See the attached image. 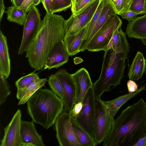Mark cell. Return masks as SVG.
<instances>
[{"label":"cell","instance_id":"1","mask_svg":"<svg viewBox=\"0 0 146 146\" xmlns=\"http://www.w3.org/2000/svg\"><path fill=\"white\" fill-rule=\"evenodd\" d=\"M146 135V102L142 98L123 110L114 119L104 146H134Z\"/></svg>","mask_w":146,"mask_h":146},{"label":"cell","instance_id":"2","mask_svg":"<svg viewBox=\"0 0 146 146\" xmlns=\"http://www.w3.org/2000/svg\"><path fill=\"white\" fill-rule=\"evenodd\" d=\"M65 21L61 15L46 13L37 35L25 51L29 64L35 71L43 68L51 50L63 40L66 35Z\"/></svg>","mask_w":146,"mask_h":146},{"label":"cell","instance_id":"3","mask_svg":"<svg viewBox=\"0 0 146 146\" xmlns=\"http://www.w3.org/2000/svg\"><path fill=\"white\" fill-rule=\"evenodd\" d=\"M28 113L34 122L46 129L53 125L63 112L62 100L52 90L40 89L27 102Z\"/></svg>","mask_w":146,"mask_h":146},{"label":"cell","instance_id":"4","mask_svg":"<svg viewBox=\"0 0 146 146\" xmlns=\"http://www.w3.org/2000/svg\"><path fill=\"white\" fill-rule=\"evenodd\" d=\"M120 54L111 49L105 51L101 74L99 79L93 84L95 97L100 98L110 87L120 84L125 66V60Z\"/></svg>","mask_w":146,"mask_h":146},{"label":"cell","instance_id":"5","mask_svg":"<svg viewBox=\"0 0 146 146\" xmlns=\"http://www.w3.org/2000/svg\"><path fill=\"white\" fill-rule=\"evenodd\" d=\"M122 24L117 14L113 15L91 39L86 50L92 52L106 51L114 32L121 28Z\"/></svg>","mask_w":146,"mask_h":146},{"label":"cell","instance_id":"6","mask_svg":"<svg viewBox=\"0 0 146 146\" xmlns=\"http://www.w3.org/2000/svg\"><path fill=\"white\" fill-rule=\"evenodd\" d=\"M95 140L97 145L103 142L110 133L114 119L100 98H95Z\"/></svg>","mask_w":146,"mask_h":146},{"label":"cell","instance_id":"7","mask_svg":"<svg viewBox=\"0 0 146 146\" xmlns=\"http://www.w3.org/2000/svg\"><path fill=\"white\" fill-rule=\"evenodd\" d=\"M95 97L93 87L90 88L82 101L83 107L79 114L74 118L77 123L95 140Z\"/></svg>","mask_w":146,"mask_h":146},{"label":"cell","instance_id":"8","mask_svg":"<svg viewBox=\"0 0 146 146\" xmlns=\"http://www.w3.org/2000/svg\"><path fill=\"white\" fill-rule=\"evenodd\" d=\"M24 25L23 35L18 51L19 55L23 54L30 45L39 29L41 21L37 8L34 5L30 8Z\"/></svg>","mask_w":146,"mask_h":146},{"label":"cell","instance_id":"9","mask_svg":"<svg viewBox=\"0 0 146 146\" xmlns=\"http://www.w3.org/2000/svg\"><path fill=\"white\" fill-rule=\"evenodd\" d=\"M69 113L62 112L55 123L56 137L60 146H81L74 134Z\"/></svg>","mask_w":146,"mask_h":146},{"label":"cell","instance_id":"10","mask_svg":"<svg viewBox=\"0 0 146 146\" xmlns=\"http://www.w3.org/2000/svg\"><path fill=\"white\" fill-rule=\"evenodd\" d=\"M101 0H96L77 15L72 14L65 20V35L75 34L85 27L92 19Z\"/></svg>","mask_w":146,"mask_h":146},{"label":"cell","instance_id":"11","mask_svg":"<svg viewBox=\"0 0 146 146\" xmlns=\"http://www.w3.org/2000/svg\"><path fill=\"white\" fill-rule=\"evenodd\" d=\"M61 82L64 93L62 100L64 103L63 112H70L75 104L76 97L75 85L72 74L69 73L66 69H60L55 74Z\"/></svg>","mask_w":146,"mask_h":146},{"label":"cell","instance_id":"12","mask_svg":"<svg viewBox=\"0 0 146 146\" xmlns=\"http://www.w3.org/2000/svg\"><path fill=\"white\" fill-rule=\"evenodd\" d=\"M21 113L19 109L4 129V135L0 146H21L20 129Z\"/></svg>","mask_w":146,"mask_h":146},{"label":"cell","instance_id":"13","mask_svg":"<svg viewBox=\"0 0 146 146\" xmlns=\"http://www.w3.org/2000/svg\"><path fill=\"white\" fill-rule=\"evenodd\" d=\"M70 56L63 40L59 42L48 55L43 69L58 68L68 62Z\"/></svg>","mask_w":146,"mask_h":146},{"label":"cell","instance_id":"14","mask_svg":"<svg viewBox=\"0 0 146 146\" xmlns=\"http://www.w3.org/2000/svg\"><path fill=\"white\" fill-rule=\"evenodd\" d=\"M33 121H21L20 137L21 146H44L41 135L38 134Z\"/></svg>","mask_w":146,"mask_h":146},{"label":"cell","instance_id":"15","mask_svg":"<svg viewBox=\"0 0 146 146\" xmlns=\"http://www.w3.org/2000/svg\"><path fill=\"white\" fill-rule=\"evenodd\" d=\"M76 88V97L74 104L82 102L86 93L93 84L89 74L84 68H82L72 74Z\"/></svg>","mask_w":146,"mask_h":146},{"label":"cell","instance_id":"16","mask_svg":"<svg viewBox=\"0 0 146 146\" xmlns=\"http://www.w3.org/2000/svg\"><path fill=\"white\" fill-rule=\"evenodd\" d=\"M117 14L113 4L110 0H104V6L99 18L88 38L81 45L80 52H84L89 42L96 34L113 15Z\"/></svg>","mask_w":146,"mask_h":146},{"label":"cell","instance_id":"17","mask_svg":"<svg viewBox=\"0 0 146 146\" xmlns=\"http://www.w3.org/2000/svg\"><path fill=\"white\" fill-rule=\"evenodd\" d=\"M111 49L126 59L129 50V43L125 34L121 28L114 32L107 47V49Z\"/></svg>","mask_w":146,"mask_h":146},{"label":"cell","instance_id":"18","mask_svg":"<svg viewBox=\"0 0 146 146\" xmlns=\"http://www.w3.org/2000/svg\"><path fill=\"white\" fill-rule=\"evenodd\" d=\"M125 33L130 38H146V14L129 22Z\"/></svg>","mask_w":146,"mask_h":146},{"label":"cell","instance_id":"19","mask_svg":"<svg viewBox=\"0 0 146 146\" xmlns=\"http://www.w3.org/2000/svg\"><path fill=\"white\" fill-rule=\"evenodd\" d=\"M10 60L6 37L0 31V74L5 79L11 72Z\"/></svg>","mask_w":146,"mask_h":146},{"label":"cell","instance_id":"20","mask_svg":"<svg viewBox=\"0 0 146 146\" xmlns=\"http://www.w3.org/2000/svg\"><path fill=\"white\" fill-rule=\"evenodd\" d=\"M47 81L46 78H40L26 88L17 89L16 97L20 100L18 105H22L27 102L37 91L44 86Z\"/></svg>","mask_w":146,"mask_h":146},{"label":"cell","instance_id":"21","mask_svg":"<svg viewBox=\"0 0 146 146\" xmlns=\"http://www.w3.org/2000/svg\"><path fill=\"white\" fill-rule=\"evenodd\" d=\"M146 83L137 91L120 96L110 101H104L111 115L114 117L119 108L127 101L146 90Z\"/></svg>","mask_w":146,"mask_h":146},{"label":"cell","instance_id":"22","mask_svg":"<svg viewBox=\"0 0 146 146\" xmlns=\"http://www.w3.org/2000/svg\"><path fill=\"white\" fill-rule=\"evenodd\" d=\"M85 27L78 33L72 35H65L63 39L70 56L74 55L80 52L79 48L85 35Z\"/></svg>","mask_w":146,"mask_h":146},{"label":"cell","instance_id":"23","mask_svg":"<svg viewBox=\"0 0 146 146\" xmlns=\"http://www.w3.org/2000/svg\"><path fill=\"white\" fill-rule=\"evenodd\" d=\"M146 60L143 54L138 51L130 67L128 76L130 80H137L140 79L145 71Z\"/></svg>","mask_w":146,"mask_h":146},{"label":"cell","instance_id":"24","mask_svg":"<svg viewBox=\"0 0 146 146\" xmlns=\"http://www.w3.org/2000/svg\"><path fill=\"white\" fill-rule=\"evenodd\" d=\"M71 120L74 134L81 146L96 145L94 139L77 123L73 117H71Z\"/></svg>","mask_w":146,"mask_h":146},{"label":"cell","instance_id":"25","mask_svg":"<svg viewBox=\"0 0 146 146\" xmlns=\"http://www.w3.org/2000/svg\"><path fill=\"white\" fill-rule=\"evenodd\" d=\"M5 13L9 21L24 25L27 16V13L24 10L13 5L8 7Z\"/></svg>","mask_w":146,"mask_h":146},{"label":"cell","instance_id":"26","mask_svg":"<svg viewBox=\"0 0 146 146\" xmlns=\"http://www.w3.org/2000/svg\"><path fill=\"white\" fill-rule=\"evenodd\" d=\"M104 0H102L100 1L92 19L85 27V35L80 46L85 42L92 32L94 28L100 15L104 6Z\"/></svg>","mask_w":146,"mask_h":146},{"label":"cell","instance_id":"27","mask_svg":"<svg viewBox=\"0 0 146 146\" xmlns=\"http://www.w3.org/2000/svg\"><path fill=\"white\" fill-rule=\"evenodd\" d=\"M40 78L38 74L35 71L19 78L15 82V85L17 89L23 88Z\"/></svg>","mask_w":146,"mask_h":146},{"label":"cell","instance_id":"28","mask_svg":"<svg viewBox=\"0 0 146 146\" xmlns=\"http://www.w3.org/2000/svg\"><path fill=\"white\" fill-rule=\"evenodd\" d=\"M47 81L51 90L62 100L64 98L62 87L58 77L55 74H52L49 76Z\"/></svg>","mask_w":146,"mask_h":146},{"label":"cell","instance_id":"29","mask_svg":"<svg viewBox=\"0 0 146 146\" xmlns=\"http://www.w3.org/2000/svg\"><path fill=\"white\" fill-rule=\"evenodd\" d=\"M10 86L4 76L0 74V105L4 103L10 94Z\"/></svg>","mask_w":146,"mask_h":146},{"label":"cell","instance_id":"30","mask_svg":"<svg viewBox=\"0 0 146 146\" xmlns=\"http://www.w3.org/2000/svg\"><path fill=\"white\" fill-rule=\"evenodd\" d=\"M128 10L139 15L146 14V0H131Z\"/></svg>","mask_w":146,"mask_h":146},{"label":"cell","instance_id":"31","mask_svg":"<svg viewBox=\"0 0 146 146\" xmlns=\"http://www.w3.org/2000/svg\"><path fill=\"white\" fill-rule=\"evenodd\" d=\"M52 13L64 11L72 7V0H52Z\"/></svg>","mask_w":146,"mask_h":146},{"label":"cell","instance_id":"32","mask_svg":"<svg viewBox=\"0 0 146 146\" xmlns=\"http://www.w3.org/2000/svg\"><path fill=\"white\" fill-rule=\"evenodd\" d=\"M96 0H80L71 7L72 14L76 15Z\"/></svg>","mask_w":146,"mask_h":146},{"label":"cell","instance_id":"33","mask_svg":"<svg viewBox=\"0 0 146 146\" xmlns=\"http://www.w3.org/2000/svg\"><path fill=\"white\" fill-rule=\"evenodd\" d=\"M138 15L139 13L128 10L121 12L119 15H121L122 19L130 22L135 19Z\"/></svg>","mask_w":146,"mask_h":146},{"label":"cell","instance_id":"34","mask_svg":"<svg viewBox=\"0 0 146 146\" xmlns=\"http://www.w3.org/2000/svg\"><path fill=\"white\" fill-rule=\"evenodd\" d=\"M83 107L82 102L75 104L71 111L69 113L72 117L74 118L80 113Z\"/></svg>","mask_w":146,"mask_h":146},{"label":"cell","instance_id":"35","mask_svg":"<svg viewBox=\"0 0 146 146\" xmlns=\"http://www.w3.org/2000/svg\"><path fill=\"white\" fill-rule=\"evenodd\" d=\"M125 3V0H115L113 4L117 14L119 15L123 10Z\"/></svg>","mask_w":146,"mask_h":146},{"label":"cell","instance_id":"36","mask_svg":"<svg viewBox=\"0 0 146 146\" xmlns=\"http://www.w3.org/2000/svg\"><path fill=\"white\" fill-rule=\"evenodd\" d=\"M44 7L48 14L52 13V0H41Z\"/></svg>","mask_w":146,"mask_h":146},{"label":"cell","instance_id":"37","mask_svg":"<svg viewBox=\"0 0 146 146\" xmlns=\"http://www.w3.org/2000/svg\"><path fill=\"white\" fill-rule=\"evenodd\" d=\"M34 0H24L22 4L19 8L23 10L27 13L31 6L33 5Z\"/></svg>","mask_w":146,"mask_h":146},{"label":"cell","instance_id":"38","mask_svg":"<svg viewBox=\"0 0 146 146\" xmlns=\"http://www.w3.org/2000/svg\"><path fill=\"white\" fill-rule=\"evenodd\" d=\"M127 86L129 93L134 92L138 89V85L133 80H129L127 83Z\"/></svg>","mask_w":146,"mask_h":146},{"label":"cell","instance_id":"39","mask_svg":"<svg viewBox=\"0 0 146 146\" xmlns=\"http://www.w3.org/2000/svg\"><path fill=\"white\" fill-rule=\"evenodd\" d=\"M5 7L4 3V0H0V21L2 19L3 15L5 12Z\"/></svg>","mask_w":146,"mask_h":146},{"label":"cell","instance_id":"40","mask_svg":"<svg viewBox=\"0 0 146 146\" xmlns=\"http://www.w3.org/2000/svg\"><path fill=\"white\" fill-rule=\"evenodd\" d=\"M134 146H146V135L141 138Z\"/></svg>","mask_w":146,"mask_h":146},{"label":"cell","instance_id":"41","mask_svg":"<svg viewBox=\"0 0 146 146\" xmlns=\"http://www.w3.org/2000/svg\"><path fill=\"white\" fill-rule=\"evenodd\" d=\"M24 1V0H11V1L13 5L19 8L21 5Z\"/></svg>","mask_w":146,"mask_h":146},{"label":"cell","instance_id":"42","mask_svg":"<svg viewBox=\"0 0 146 146\" xmlns=\"http://www.w3.org/2000/svg\"><path fill=\"white\" fill-rule=\"evenodd\" d=\"M131 1V0H125V4L121 12L127 11Z\"/></svg>","mask_w":146,"mask_h":146},{"label":"cell","instance_id":"43","mask_svg":"<svg viewBox=\"0 0 146 146\" xmlns=\"http://www.w3.org/2000/svg\"><path fill=\"white\" fill-rule=\"evenodd\" d=\"M41 2V0H34L33 5L36 6L38 5Z\"/></svg>","mask_w":146,"mask_h":146},{"label":"cell","instance_id":"44","mask_svg":"<svg viewBox=\"0 0 146 146\" xmlns=\"http://www.w3.org/2000/svg\"><path fill=\"white\" fill-rule=\"evenodd\" d=\"M143 43L146 46V38H143L141 39Z\"/></svg>","mask_w":146,"mask_h":146},{"label":"cell","instance_id":"45","mask_svg":"<svg viewBox=\"0 0 146 146\" xmlns=\"http://www.w3.org/2000/svg\"><path fill=\"white\" fill-rule=\"evenodd\" d=\"M80 0H74V3L72 5H74L76 3H77L78 1H80Z\"/></svg>","mask_w":146,"mask_h":146},{"label":"cell","instance_id":"46","mask_svg":"<svg viewBox=\"0 0 146 146\" xmlns=\"http://www.w3.org/2000/svg\"><path fill=\"white\" fill-rule=\"evenodd\" d=\"M110 0L112 2L113 4L114 3V2H115V0Z\"/></svg>","mask_w":146,"mask_h":146},{"label":"cell","instance_id":"47","mask_svg":"<svg viewBox=\"0 0 146 146\" xmlns=\"http://www.w3.org/2000/svg\"><path fill=\"white\" fill-rule=\"evenodd\" d=\"M145 71L146 75V60L145 68Z\"/></svg>","mask_w":146,"mask_h":146},{"label":"cell","instance_id":"48","mask_svg":"<svg viewBox=\"0 0 146 146\" xmlns=\"http://www.w3.org/2000/svg\"><path fill=\"white\" fill-rule=\"evenodd\" d=\"M74 0H72V5L73 4Z\"/></svg>","mask_w":146,"mask_h":146}]
</instances>
